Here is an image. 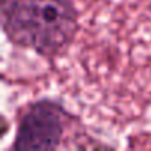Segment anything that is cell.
Segmentation results:
<instances>
[{"mask_svg": "<svg viewBox=\"0 0 151 151\" xmlns=\"http://www.w3.org/2000/svg\"><path fill=\"white\" fill-rule=\"evenodd\" d=\"M8 39L42 56H56L73 42L79 15L73 0H2Z\"/></svg>", "mask_w": 151, "mask_h": 151, "instance_id": "6da1fadb", "label": "cell"}, {"mask_svg": "<svg viewBox=\"0 0 151 151\" xmlns=\"http://www.w3.org/2000/svg\"><path fill=\"white\" fill-rule=\"evenodd\" d=\"M68 114L52 101L31 104L22 116L14 150H55L59 147Z\"/></svg>", "mask_w": 151, "mask_h": 151, "instance_id": "7a4b0ae2", "label": "cell"}]
</instances>
